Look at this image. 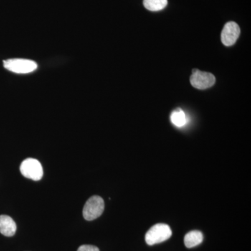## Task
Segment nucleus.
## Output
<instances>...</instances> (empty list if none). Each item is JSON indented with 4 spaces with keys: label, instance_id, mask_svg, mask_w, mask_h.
<instances>
[{
    "label": "nucleus",
    "instance_id": "8",
    "mask_svg": "<svg viewBox=\"0 0 251 251\" xmlns=\"http://www.w3.org/2000/svg\"><path fill=\"white\" fill-rule=\"evenodd\" d=\"M203 241V234L198 230L191 231L184 237V244L186 247L191 248L199 245Z\"/></svg>",
    "mask_w": 251,
    "mask_h": 251
},
{
    "label": "nucleus",
    "instance_id": "11",
    "mask_svg": "<svg viewBox=\"0 0 251 251\" xmlns=\"http://www.w3.org/2000/svg\"><path fill=\"white\" fill-rule=\"evenodd\" d=\"M77 251H99V249L94 246L82 245L78 248Z\"/></svg>",
    "mask_w": 251,
    "mask_h": 251
},
{
    "label": "nucleus",
    "instance_id": "7",
    "mask_svg": "<svg viewBox=\"0 0 251 251\" xmlns=\"http://www.w3.org/2000/svg\"><path fill=\"white\" fill-rule=\"evenodd\" d=\"M16 223L12 218L9 216H0V233L6 237H12L16 234Z\"/></svg>",
    "mask_w": 251,
    "mask_h": 251
},
{
    "label": "nucleus",
    "instance_id": "2",
    "mask_svg": "<svg viewBox=\"0 0 251 251\" xmlns=\"http://www.w3.org/2000/svg\"><path fill=\"white\" fill-rule=\"evenodd\" d=\"M5 69L16 74H29L37 69V64L26 59H11L4 61Z\"/></svg>",
    "mask_w": 251,
    "mask_h": 251
},
{
    "label": "nucleus",
    "instance_id": "3",
    "mask_svg": "<svg viewBox=\"0 0 251 251\" xmlns=\"http://www.w3.org/2000/svg\"><path fill=\"white\" fill-rule=\"evenodd\" d=\"M105 207L103 200L100 196H94L85 203L83 216L87 221H93L103 214Z\"/></svg>",
    "mask_w": 251,
    "mask_h": 251
},
{
    "label": "nucleus",
    "instance_id": "4",
    "mask_svg": "<svg viewBox=\"0 0 251 251\" xmlns=\"http://www.w3.org/2000/svg\"><path fill=\"white\" fill-rule=\"evenodd\" d=\"M20 170L23 176L34 181L40 180L44 175L40 162L35 158H29L23 161Z\"/></svg>",
    "mask_w": 251,
    "mask_h": 251
},
{
    "label": "nucleus",
    "instance_id": "1",
    "mask_svg": "<svg viewBox=\"0 0 251 251\" xmlns=\"http://www.w3.org/2000/svg\"><path fill=\"white\" fill-rule=\"evenodd\" d=\"M172 230L169 226L164 224L154 225L147 232L145 241L150 246L160 244L171 237Z\"/></svg>",
    "mask_w": 251,
    "mask_h": 251
},
{
    "label": "nucleus",
    "instance_id": "6",
    "mask_svg": "<svg viewBox=\"0 0 251 251\" xmlns=\"http://www.w3.org/2000/svg\"><path fill=\"white\" fill-rule=\"evenodd\" d=\"M240 34V28L237 23L229 22L225 25L222 33L221 41L226 46H231L235 44Z\"/></svg>",
    "mask_w": 251,
    "mask_h": 251
},
{
    "label": "nucleus",
    "instance_id": "5",
    "mask_svg": "<svg viewBox=\"0 0 251 251\" xmlns=\"http://www.w3.org/2000/svg\"><path fill=\"white\" fill-rule=\"evenodd\" d=\"M191 85L198 90H205L215 84L216 77L210 73L203 72L198 69H193L191 78Z\"/></svg>",
    "mask_w": 251,
    "mask_h": 251
},
{
    "label": "nucleus",
    "instance_id": "9",
    "mask_svg": "<svg viewBox=\"0 0 251 251\" xmlns=\"http://www.w3.org/2000/svg\"><path fill=\"white\" fill-rule=\"evenodd\" d=\"M143 4L149 11H158L166 7L168 0H144Z\"/></svg>",
    "mask_w": 251,
    "mask_h": 251
},
{
    "label": "nucleus",
    "instance_id": "10",
    "mask_svg": "<svg viewBox=\"0 0 251 251\" xmlns=\"http://www.w3.org/2000/svg\"><path fill=\"white\" fill-rule=\"evenodd\" d=\"M171 120L172 123L177 127H182L187 122V118L184 112L181 109H176L172 112Z\"/></svg>",
    "mask_w": 251,
    "mask_h": 251
}]
</instances>
